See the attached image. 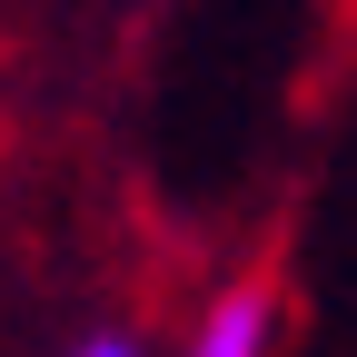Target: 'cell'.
Returning a JSON list of instances; mask_svg holds the SVG:
<instances>
[{
    "instance_id": "7a4b0ae2",
    "label": "cell",
    "mask_w": 357,
    "mask_h": 357,
    "mask_svg": "<svg viewBox=\"0 0 357 357\" xmlns=\"http://www.w3.org/2000/svg\"><path fill=\"white\" fill-rule=\"evenodd\" d=\"M60 357H159V347H149L139 328H89V337H70Z\"/></svg>"
},
{
    "instance_id": "6da1fadb",
    "label": "cell",
    "mask_w": 357,
    "mask_h": 357,
    "mask_svg": "<svg viewBox=\"0 0 357 357\" xmlns=\"http://www.w3.org/2000/svg\"><path fill=\"white\" fill-rule=\"evenodd\" d=\"M169 357H288V298L268 278L208 288V307L189 318V337H178Z\"/></svg>"
}]
</instances>
